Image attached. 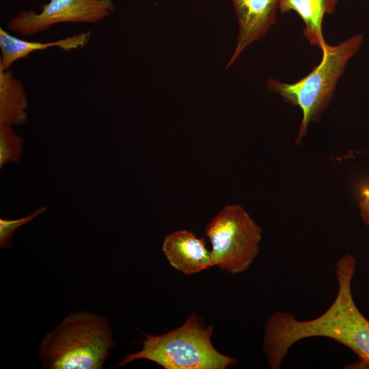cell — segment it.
<instances>
[{"label": "cell", "mask_w": 369, "mask_h": 369, "mask_svg": "<svg viewBox=\"0 0 369 369\" xmlns=\"http://www.w3.org/2000/svg\"><path fill=\"white\" fill-rule=\"evenodd\" d=\"M23 139L12 126L0 124V167L9 163H17L23 153Z\"/></svg>", "instance_id": "cell-12"}, {"label": "cell", "mask_w": 369, "mask_h": 369, "mask_svg": "<svg viewBox=\"0 0 369 369\" xmlns=\"http://www.w3.org/2000/svg\"><path fill=\"white\" fill-rule=\"evenodd\" d=\"M357 260L347 254L336 264V297L320 316L299 320L286 312H276L266 323L263 350L269 366L279 368L290 348L298 341L314 337L327 338L351 350L358 361L352 368H369V320L357 307L352 294V280Z\"/></svg>", "instance_id": "cell-1"}, {"label": "cell", "mask_w": 369, "mask_h": 369, "mask_svg": "<svg viewBox=\"0 0 369 369\" xmlns=\"http://www.w3.org/2000/svg\"><path fill=\"white\" fill-rule=\"evenodd\" d=\"M212 326L200 323L191 314L180 327L167 333H144L142 349L128 354L116 366L145 359L165 369H225L237 360L220 353L211 342Z\"/></svg>", "instance_id": "cell-4"}, {"label": "cell", "mask_w": 369, "mask_h": 369, "mask_svg": "<svg viewBox=\"0 0 369 369\" xmlns=\"http://www.w3.org/2000/svg\"><path fill=\"white\" fill-rule=\"evenodd\" d=\"M114 8L113 0H50L40 13L19 12L7 28L21 36L33 35L59 23H96L111 15Z\"/></svg>", "instance_id": "cell-6"}, {"label": "cell", "mask_w": 369, "mask_h": 369, "mask_svg": "<svg viewBox=\"0 0 369 369\" xmlns=\"http://www.w3.org/2000/svg\"><path fill=\"white\" fill-rule=\"evenodd\" d=\"M359 207L363 222L369 226V187H365L362 190Z\"/></svg>", "instance_id": "cell-14"}, {"label": "cell", "mask_w": 369, "mask_h": 369, "mask_svg": "<svg viewBox=\"0 0 369 369\" xmlns=\"http://www.w3.org/2000/svg\"><path fill=\"white\" fill-rule=\"evenodd\" d=\"M205 232L215 265L232 274L245 271L257 256L262 230L243 206H225L208 223Z\"/></svg>", "instance_id": "cell-5"}, {"label": "cell", "mask_w": 369, "mask_h": 369, "mask_svg": "<svg viewBox=\"0 0 369 369\" xmlns=\"http://www.w3.org/2000/svg\"><path fill=\"white\" fill-rule=\"evenodd\" d=\"M115 346L107 319L87 312H72L42 339L38 355L51 369H98Z\"/></svg>", "instance_id": "cell-2"}, {"label": "cell", "mask_w": 369, "mask_h": 369, "mask_svg": "<svg viewBox=\"0 0 369 369\" xmlns=\"http://www.w3.org/2000/svg\"><path fill=\"white\" fill-rule=\"evenodd\" d=\"M46 210V208L42 206L37 209L30 215L18 219H0V247L8 248L12 245V237L16 229L31 221L38 215Z\"/></svg>", "instance_id": "cell-13"}, {"label": "cell", "mask_w": 369, "mask_h": 369, "mask_svg": "<svg viewBox=\"0 0 369 369\" xmlns=\"http://www.w3.org/2000/svg\"><path fill=\"white\" fill-rule=\"evenodd\" d=\"M90 37L91 33L86 31L53 42H31L16 38L0 28V69H10L14 62L27 57L36 51L55 46L64 51H70L85 46L88 43Z\"/></svg>", "instance_id": "cell-9"}, {"label": "cell", "mask_w": 369, "mask_h": 369, "mask_svg": "<svg viewBox=\"0 0 369 369\" xmlns=\"http://www.w3.org/2000/svg\"><path fill=\"white\" fill-rule=\"evenodd\" d=\"M162 251L170 265L186 275L197 273L215 266L204 238H197L187 230L166 235Z\"/></svg>", "instance_id": "cell-8"}, {"label": "cell", "mask_w": 369, "mask_h": 369, "mask_svg": "<svg viewBox=\"0 0 369 369\" xmlns=\"http://www.w3.org/2000/svg\"><path fill=\"white\" fill-rule=\"evenodd\" d=\"M238 25L236 49L226 66L228 68L241 53L265 36L276 22L279 0H231Z\"/></svg>", "instance_id": "cell-7"}, {"label": "cell", "mask_w": 369, "mask_h": 369, "mask_svg": "<svg viewBox=\"0 0 369 369\" xmlns=\"http://www.w3.org/2000/svg\"><path fill=\"white\" fill-rule=\"evenodd\" d=\"M364 42L361 33L352 36L336 46L327 45L320 63L308 75L294 83L274 79L266 82L269 91L279 94L286 102L301 108L303 118L295 140L300 142L308 124L318 121L331 102L337 83L350 59L357 53Z\"/></svg>", "instance_id": "cell-3"}, {"label": "cell", "mask_w": 369, "mask_h": 369, "mask_svg": "<svg viewBox=\"0 0 369 369\" xmlns=\"http://www.w3.org/2000/svg\"><path fill=\"white\" fill-rule=\"evenodd\" d=\"M27 98L22 82L12 72L0 69V124H24L27 121Z\"/></svg>", "instance_id": "cell-11"}, {"label": "cell", "mask_w": 369, "mask_h": 369, "mask_svg": "<svg viewBox=\"0 0 369 369\" xmlns=\"http://www.w3.org/2000/svg\"><path fill=\"white\" fill-rule=\"evenodd\" d=\"M338 0H279L281 14L296 12L302 18L305 27L303 36L311 45L323 51L326 43L322 32L324 16L334 12Z\"/></svg>", "instance_id": "cell-10"}]
</instances>
